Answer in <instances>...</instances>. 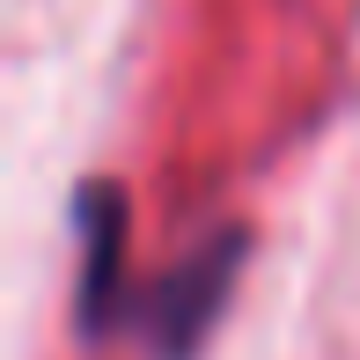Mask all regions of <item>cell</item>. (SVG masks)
<instances>
[{
    "instance_id": "1",
    "label": "cell",
    "mask_w": 360,
    "mask_h": 360,
    "mask_svg": "<svg viewBox=\"0 0 360 360\" xmlns=\"http://www.w3.org/2000/svg\"><path fill=\"white\" fill-rule=\"evenodd\" d=\"M236 243H214V250H199L191 265H176V272H162L155 287L140 294L133 309L118 316V331H133L155 360H191L199 353V338L214 331V316H221V302H228V280H236Z\"/></svg>"
}]
</instances>
